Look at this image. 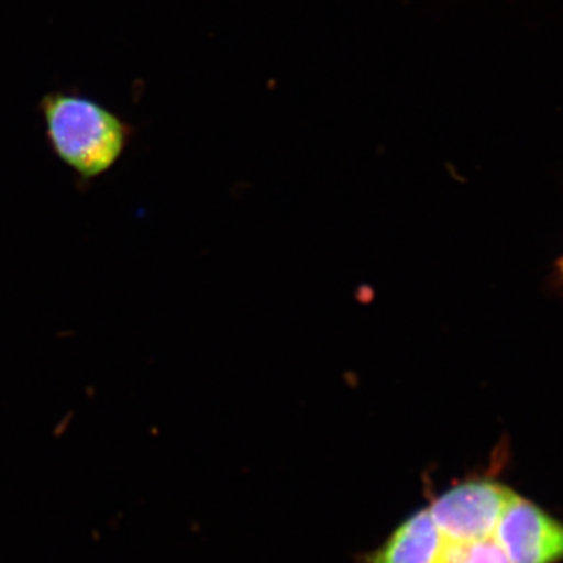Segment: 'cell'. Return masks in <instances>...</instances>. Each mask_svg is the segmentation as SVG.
<instances>
[{
	"label": "cell",
	"instance_id": "6da1fadb",
	"mask_svg": "<svg viewBox=\"0 0 563 563\" xmlns=\"http://www.w3.org/2000/svg\"><path fill=\"white\" fill-rule=\"evenodd\" d=\"M40 113L52 154L80 185L106 176L124 157L135 129L109 107L77 91H49Z\"/></svg>",
	"mask_w": 563,
	"mask_h": 563
},
{
	"label": "cell",
	"instance_id": "7a4b0ae2",
	"mask_svg": "<svg viewBox=\"0 0 563 563\" xmlns=\"http://www.w3.org/2000/svg\"><path fill=\"white\" fill-rule=\"evenodd\" d=\"M515 490L495 477H470L426 507L432 525V561L495 539L501 515Z\"/></svg>",
	"mask_w": 563,
	"mask_h": 563
},
{
	"label": "cell",
	"instance_id": "3957f363",
	"mask_svg": "<svg viewBox=\"0 0 563 563\" xmlns=\"http://www.w3.org/2000/svg\"><path fill=\"white\" fill-rule=\"evenodd\" d=\"M496 539L510 563L563 562V523L515 493L501 515Z\"/></svg>",
	"mask_w": 563,
	"mask_h": 563
},
{
	"label": "cell",
	"instance_id": "277c9868",
	"mask_svg": "<svg viewBox=\"0 0 563 563\" xmlns=\"http://www.w3.org/2000/svg\"><path fill=\"white\" fill-rule=\"evenodd\" d=\"M559 269H561L562 276H563V257L561 261L558 262Z\"/></svg>",
	"mask_w": 563,
	"mask_h": 563
}]
</instances>
